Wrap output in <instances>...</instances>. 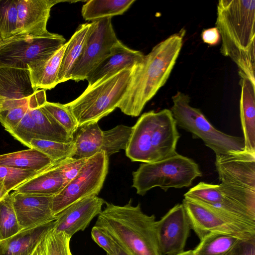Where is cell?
Returning a JSON list of instances; mask_svg holds the SVG:
<instances>
[{
	"mask_svg": "<svg viewBox=\"0 0 255 255\" xmlns=\"http://www.w3.org/2000/svg\"><path fill=\"white\" fill-rule=\"evenodd\" d=\"M9 193L4 187L3 180L0 178V201Z\"/></svg>",
	"mask_w": 255,
	"mask_h": 255,
	"instance_id": "b9f144b4",
	"label": "cell"
},
{
	"mask_svg": "<svg viewBox=\"0 0 255 255\" xmlns=\"http://www.w3.org/2000/svg\"><path fill=\"white\" fill-rule=\"evenodd\" d=\"M46 102L43 89L36 91L29 99L28 110L35 124L38 139L62 142L72 141L73 136L42 107Z\"/></svg>",
	"mask_w": 255,
	"mask_h": 255,
	"instance_id": "ffe728a7",
	"label": "cell"
},
{
	"mask_svg": "<svg viewBox=\"0 0 255 255\" xmlns=\"http://www.w3.org/2000/svg\"><path fill=\"white\" fill-rule=\"evenodd\" d=\"M118 246L119 248V251L117 255H131L125 250H124L122 248H121L120 246H119L118 245Z\"/></svg>",
	"mask_w": 255,
	"mask_h": 255,
	"instance_id": "7bdbcfd3",
	"label": "cell"
},
{
	"mask_svg": "<svg viewBox=\"0 0 255 255\" xmlns=\"http://www.w3.org/2000/svg\"><path fill=\"white\" fill-rule=\"evenodd\" d=\"M30 148L38 150L54 161L72 157L75 151L73 141L68 142H58L41 139H32Z\"/></svg>",
	"mask_w": 255,
	"mask_h": 255,
	"instance_id": "f546056e",
	"label": "cell"
},
{
	"mask_svg": "<svg viewBox=\"0 0 255 255\" xmlns=\"http://www.w3.org/2000/svg\"><path fill=\"white\" fill-rule=\"evenodd\" d=\"M42 107L71 135L76 131L78 125L65 104L46 102Z\"/></svg>",
	"mask_w": 255,
	"mask_h": 255,
	"instance_id": "836d02e7",
	"label": "cell"
},
{
	"mask_svg": "<svg viewBox=\"0 0 255 255\" xmlns=\"http://www.w3.org/2000/svg\"><path fill=\"white\" fill-rule=\"evenodd\" d=\"M180 137L170 110H154L143 113L132 126L125 150L133 162L151 163L176 154Z\"/></svg>",
	"mask_w": 255,
	"mask_h": 255,
	"instance_id": "277c9868",
	"label": "cell"
},
{
	"mask_svg": "<svg viewBox=\"0 0 255 255\" xmlns=\"http://www.w3.org/2000/svg\"><path fill=\"white\" fill-rule=\"evenodd\" d=\"M109 157L105 151L89 157L77 176L53 196L52 211L56 217L75 202L98 195L108 172Z\"/></svg>",
	"mask_w": 255,
	"mask_h": 255,
	"instance_id": "9c48e42d",
	"label": "cell"
},
{
	"mask_svg": "<svg viewBox=\"0 0 255 255\" xmlns=\"http://www.w3.org/2000/svg\"><path fill=\"white\" fill-rule=\"evenodd\" d=\"M66 43L62 35L50 32L15 35L0 42V67L28 69L29 63L49 57Z\"/></svg>",
	"mask_w": 255,
	"mask_h": 255,
	"instance_id": "ba28073f",
	"label": "cell"
},
{
	"mask_svg": "<svg viewBox=\"0 0 255 255\" xmlns=\"http://www.w3.org/2000/svg\"><path fill=\"white\" fill-rule=\"evenodd\" d=\"M135 0H90L83 5L81 14L85 20L92 22L122 15Z\"/></svg>",
	"mask_w": 255,
	"mask_h": 255,
	"instance_id": "4316f807",
	"label": "cell"
},
{
	"mask_svg": "<svg viewBox=\"0 0 255 255\" xmlns=\"http://www.w3.org/2000/svg\"><path fill=\"white\" fill-rule=\"evenodd\" d=\"M17 12L15 0H0V39L16 34Z\"/></svg>",
	"mask_w": 255,
	"mask_h": 255,
	"instance_id": "d6a6232c",
	"label": "cell"
},
{
	"mask_svg": "<svg viewBox=\"0 0 255 255\" xmlns=\"http://www.w3.org/2000/svg\"><path fill=\"white\" fill-rule=\"evenodd\" d=\"M55 162L44 154L33 148L0 155V166L36 171L42 170Z\"/></svg>",
	"mask_w": 255,
	"mask_h": 255,
	"instance_id": "484cf974",
	"label": "cell"
},
{
	"mask_svg": "<svg viewBox=\"0 0 255 255\" xmlns=\"http://www.w3.org/2000/svg\"><path fill=\"white\" fill-rule=\"evenodd\" d=\"M215 24L222 40L220 52L255 84V0H219Z\"/></svg>",
	"mask_w": 255,
	"mask_h": 255,
	"instance_id": "7a4b0ae2",
	"label": "cell"
},
{
	"mask_svg": "<svg viewBox=\"0 0 255 255\" xmlns=\"http://www.w3.org/2000/svg\"><path fill=\"white\" fill-rule=\"evenodd\" d=\"M1 41H2V40H1L0 39V42H1Z\"/></svg>",
	"mask_w": 255,
	"mask_h": 255,
	"instance_id": "f6af8a7d",
	"label": "cell"
},
{
	"mask_svg": "<svg viewBox=\"0 0 255 255\" xmlns=\"http://www.w3.org/2000/svg\"><path fill=\"white\" fill-rule=\"evenodd\" d=\"M90 26V23L80 24L67 42L58 74V84L71 80L72 68L81 54Z\"/></svg>",
	"mask_w": 255,
	"mask_h": 255,
	"instance_id": "83f0119b",
	"label": "cell"
},
{
	"mask_svg": "<svg viewBox=\"0 0 255 255\" xmlns=\"http://www.w3.org/2000/svg\"><path fill=\"white\" fill-rule=\"evenodd\" d=\"M89 158L68 157L61 160L60 167L67 184L77 176Z\"/></svg>",
	"mask_w": 255,
	"mask_h": 255,
	"instance_id": "f35d334b",
	"label": "cell"
},
{
	"mask_svg": "<svg viewBox=\"0 0 255 255\" xmlns=\"http://www.w3.org/2000/svg\"><path fill=\"white\" fill-rule=\"evenodd\" d=\"M132 174V187L141 196L156 187L164 191L170 188L189 187L202 175L197 163L178 153L160 161L143 163Z\"/></svg>",
	"mask_w": 255,
	"mask_h": 255,
	"instance_id": "8992f818",
	"label": "cell"
},
{
	"mask_svg": "<svg viewBox=\"0 0 255 255\" xmlns=\"http://www.w3.org/2000/svg\"><path fill=\"white\" fill-rule=\"evenodd\" d=\"M182 204L191 229L200 240L212 233L231 235L243 240L255 238V226L236 221L188 198L184 197Z\"/></svg>",
	"mask_w": 255,
	"mask_h": 255,
	"instance_id": "7c38bea8",
	"label": "cell"
},
{
	"mask_svg": "<svg viewBox=\"0 0 255 255\" xmlns=\"http://www.w3.org/2000/svg\"><path fill=\"white\" fill-rule=\"evenodd\" d=\"M54 228L40 243V255H72L70 247L71 237L64 231H57Z\"/></svg>",
	"mask_w": 255,
	"mask_h": 255,
	"instance_id": "4dcf8cb0",
	"label": "cell"
},
{
	"mask_svg": "<svg viewBox=\"0 0 255 255\" xmlns=\"http://www.w3.org/2000/svg\"><path fill=\"white\" fill-rule=\"evenodd\" d=\"M35 91L28 69L0 67V113L27 104Z\"/></svg>",
	"mask_w": 255,
	"mask_h": 255,
	"instance_id": "2e32d148",
	"label": "cell"
},
{
	"mask_svg": "<svg viewBox=\"0 0 255 255\" xmlns=\"http://www.w3.org/2000/svg\"><path fill=\"white\" fill-rule=\"evenodd\" d=\"M105 202L98 195L75 202L56 216L54 229L64 231L70 237L78 231H84L93 219L101 212Z\"/></svg>",
	"mask_w": 255,
	"mask_h": 255,
	"instance_id": "ac0fdd59",
	"label": "cell"
},
{
	"mask_svg": "<svg viewBox=\"0 0 255 255\" xmlns=\"http://www.w3.org/2000/svg\"><path fill=\"white\" fill-rule=\"evenodd\" d=\"M201 38L204 43L210 45H215L219 42L221 37L215 27L204 29L201 33Z\"/></svg>",
	"mask_w": 255,
	"mask_h": 255,
	"instance_id": "60d3db41",
	"label": "cell"
},
{
	"mask_svg": "<svg viewBox=\"0 0 255 255\" xmlns=\"http://www.w3.org/2000/svg\"><path fill=\"white\" fill-rule=\"evenodd\" d=\"M241 77L240 117L246 150L255 152V84Z\"/></svg>",
	"mask_w": 255,
	"mask_h": 255,
	"instance_id": "cb8c5ba5",
	"label": "cell"
},
{
	"mask_svg": "<svg viewBox=\"0 0 255 255\" xmlns=\"http://www.w3.org/2000/svg\"><path fill=\"white\" fill-rule=\"evenodd\" d=\"M91 237L93 240L106 251L107 255H118V245L104 229L95 225L91 230Z\"/></svg>",
	"mask_w": 255,
	"mask_h": 255,
	"instance_id": "8d00e7d4",
	"label": "cell"
},
{
	"mask_svg": "<svg viewBox=\"0 0 255 255\" xmlns=\"http://www.w3.org/2000/svg\"><path fill=\"white\" fill-rule=\"evenodd\" d=\"M232 255H255V238L242 240Z\"/></svg>",
	"mask_w": 255,
	"mask_h": 255,
	"instance_id": "ab89813d",
	"label": "cell"
},
{
	"mask_svg": "<svg viewBox=\"0 0 255 255\" xmlns=\"http://www.w3.org/2000/svg\"><path fill=\"white\" fill-rule=\"evenodd\" d=\"M243 239L231 235L212 233L203 237L193 250V255H232Z\"/></svg>",
	"mask_w": 255,
	"mask_h": 255,
	"instance_id": "f1b7e54d",
	"label": "cell"
},
{
	"mask_svg": "<svg viewBox=\"0 0 255 255\" xmlns=\"http://www.w3.org/2000/svg\"><path fill=\"white\" fill-rule=\"evenodd\" d=\"M55 225V220L20 230L0 241V255H31L46 235Z\"/></svg>",
	"mask_w": 255,
	"mask_h": 255,
	"instance_id": "7402d4cb",
	"label": "cell"
},
{
	"mask_svg": "<svg viewBox=\"0 0 255 255\" xmlns=\"http://www.w3.org/2000/svg\"><path fill=\"white\" fill-rule=\"evenodd\" d=\"M215 164L221 184L237 193L255 191V152L216 155Z\"/></svg>",
	"mask_w": 255,
	"mask_h": 255,
	"instance_id": "4fadbf2b",
	"label": "cell"
},
{
	"mask_svg": "<svg viewBox=\"0 0 255 255\" xmlns=\"http://www.w3.org/2000/svg\"><path fill=\"white\" fill-rule=\"evenodd\" d=\"M63 160V159H62ZM55 161L18 186L14 191L24 194L54 196L66 185L60 163Z\"/></svg>",
	"mask_w": 255,
	"mask_h": 255,
	"instance_id": "603a6c76",
	"label": "cell"
},
{
	"mask_svg": "<svg viewBox=\"0 0 255 255\" xmlns=\"http://www.w3.org/2000/svg\"><path fill=\"white\" fill-rule=\"evenodd\" d=\"M41 171H36L9 166H0V178L3 180L6 190L9 193Z\"/></svg>",
	"mask_w": 255,
	"mask_h": 255,
	"instance_id": "e575fe53",
	"label": "cell"
},
{
	"mask_svg": "<svg viewBox=\"0 0 255 255\" xmlns=\"http://www.w3.org/2000/svg\"><path fill=\"white\" fill-rule=\"evenodd\" d=\"M111 18H103L90 23L81 54L72 68L71 80L76 82L86 80L111 54L112 47L119 41Z\"/></svg>",
	"mask_w": 255,
	"mask_h": 255,
	"instance_id": "30bf717a",
	"label": "cell"
},
{
	"mask_svg": "<svg viewBox=\"0 0 255 255\" xmlns=\"http://www.w3.org/2000/svg\"><path fill=\"white\" fill-rule=\"evenodd\" d=\"M191 225L182 204H177L156 222V232L162 255L184 251Z\"/></svg>",
	"mask_w": 255,
	"mask_h": 255,
	"instance_id": "5bb4252c",
	"label": "cell"
},
{
	"mask_svg": "<svg viewBox=\"0 0 255 255\" xmlns=\"http://www.w3.org/2000/svg\"><path fill=\"white\" fill-rule=\"evenodd\" d=\"M135 66L101 79L77 98L67 103L78 127L98 122L118 107L128 89Z\"/></svg>",
	"mask_w": 255,
	"mask_h": 255,
	"instance_id": "5b68a950",
	"label": "cell"
},
{
	"mask_svg": "<svg viewBox=\"0 0 255 255\" xmlns=\"http://www.w3.org/2000/svg\"><path fill=\"white\" fill-rule=\"evenodd\" d=\"M66 46L67 42L49 57L27 65L32 86L35 90H50L58 84V74Z\"/></svg>",
	"mask_w": 255,
	"mask_h": 255,
	"instance_id": "d4e9b609",
	"label": "cell"
},
{
	"mask_svg": "<svg viewBox=\"0 0 255 255\" xmlns=\"http://www.w3.org/2000/svg\"><path fill=\"white\" fill-rule=\"evenodd\" d=\"M176 255H193V250H189L187 251H183Z\"/></svg>",
	"mask_w": 255,
	"mask_h": 255,
	"instance_id": "ee69618b",
	"label": "cell"
},
{
	"mask_svg": "<svg viewBox=\"0 0 255 255\" xmlns=\"http://www.w3.org/2000/svg\"><path fill=\"white\" fill-rule=\"evenodd\" d=\"M172 100L170 111L177 126L190 132L193 138L202 139L216 155L245 150L243 137L229 135L215 128L200 109L190 106L189 95L177 92Z\"/></svg>",
	"mask_w": 255,
	"mask_h": 255,
	"instance_id": "52a82bcc",
	"label": "cell"
},
{
	"mask_svg": "<svg viewBox=\"0 0 255 255\" xmlns=\"http://www.w3.org/2000/svg\"><path fill=\"white\" fill-rule=\"evenodd\" d=\"M185 32L182 28L160 41L135 65L127 91L117 107L124 114L138 116L165 84L182 49Z\"/></svg>",
	"mask_w": 255,
	"mask_h": 255,
	"instance_id": "6da1fadb",
	"label": "cell"
},
{
	"mask_svg": "<svg viewBox=\"0 0 255 255\" xmlns=\"http://www.w3.org/2000/svg\"><path fill=\"white\" fill-rule=\"evenodd\" d=\"M58 0H15L17 12L16 34L39 36L47 34L50 10Z\"/></svg>",
	"mask_w": 255,
	"mask_h": 255,
	"instance_id": "d6986e66",
	"label": "cell"
},
{
	"mask_svg": "<svg viewBox=\"0 0 255 255\" xmlns=\"http://www.w3.org/2000/svg\"><path fill=\"white\" fill-rule=\"evenodd\" d=\"M9 133L29 148H30V141L32 139H38L36 125L28 109L17 126Z\"/></svg>",
	"mask_w": 255,
	"mask_h": 255,
	"instance_id": "d590c367",
	"label": "cell"
},
{
	"mask_svg": "<svg viewBox=\"0 0 255 255\" xmlns=\"http://www.w3.org/2000/svg\"><path fill=\"white\" fill-rule=\"evenodd\" d=\"M95 226L104 229L131 255H162L156 232L155 217L144 214L130 199L124 206L105 202Z\"/></svg>",
	"mask_w": 255,
	"mask_h": 255,
	"instance_id": "3957f363",
	"label": "cell"
},
{
	"mask_svg": "<svg viewBox=\"0 0 255 255\" xmlns=\"http://www.w3.org/2000/svg\"><path fill=\"white\" fill-rule=\"evenodd\" d=\"M20 230L9 193L0 201V241L12 236Z\"/></svg>",
	"mask_w": 255,
	"mask_h": 255,
	"instance_id": "1f68e13d",
	"label": "cell"
},
{
	"mask_svg": "<svg viewBox=\"0 0 255 255\" xmlns=\"http://www.w3.org/2000/svg\"><path fill=\"white\" fill-rule=\"evenodd\" d=\"M144 56L141 52L131 49L119 40L112 47L111 54L88 77V87L124 68L133 67L140 62Z\"/></svg>",
	"mask_w": 255,
	"mask_h": 255,
	"instance_id": "44dd1931",
	"label": "cell"
},
{
	"mask_svg": "<svg viewBox=\"0 0 255 255\" xmlns=\"http://www.w3.org/2000/svg\"><path fill=\"white\" fill-rule=\"evenodd\" d=\"M132 127L120 125L103 131L98 122L78 127L73 134L75 151L72 158L90 157L105 151L109 157L121 149L126 150Z\"/></svg>",
	"mask_w": 255,
	"mask_h": 255,
	"instance_id": "8fae6325",
	"label": "cell"
},
{
	"mask_svg": "<svg viewBox=\"0 0 255 255\" xmlns=\"http://www.w3.org/2000/svg\"><path fill=\"white\" fill-rule=\"evenodd\" d=\"M28 109L27 104L0 113V122L8 132L19 124Z\"/></svg>",
	"mask_w": 255,
	"mask_h": 255,
	"instance_id": "74e56055",
	"label": "cell"
},
{
	"mask_svg": "<svg viewBox=\"0 0 255 255\" xmlns=\"http://www.w3.org/2000/svg\"><path fill=\"white\" fill-rule=\"evenodd\" d=\"M14 210L21 230L56 220L52 211L53 196L10 193Z\"/></svg>",
	"mask_w": 255,
	"mask_h": 255,
	"instance_id": "e0dca14e",
	"label": "cell"
},
{
	"mask_svg": "<svg viewBox=\"0 0 255 255\" xmlns=\"http://www.w3.org/2000/svg\"><path fill=\"white\" fill-rule=\"evenodd\" d=\"M236 221L255 226V212L237 203L219 189L217 184L200 182L184 195Z\"/></svg>",
	"mask_w": 255,
	"mask_h": 255,
	"instance_id": "9a60e30c",
	"label": "cell"
}]
</instances>
